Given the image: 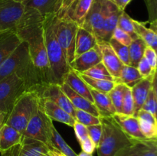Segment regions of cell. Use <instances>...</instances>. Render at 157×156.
I'll return each mask as SVG.
<instances>
[{
    "mask_svg": "<svg viewBox=\"0 0 157 156\" xmlns=\"http://www.w3.org/2000/svg\"><path fill=\"white\" fill-rule=\"evenodd\" d=\"M156 53H157V52H156ZM156 72H157V63H156Z\"/></svg>",
    "mask_w": 157,
    "mask_h": 156,
    "instance_id": "obj_58",
    "label": "cell"
},
{
    "mask_svg": "<svg viewBox=\"0 0 157 156\" xmlns=\"http://www.w3.org/2000/svg\"><path fill=\"white\" fill-rule=\"evenodd\" d=\"M25 6L15 0H0V32L15 30Z\"/></svg>",
    "mask_w": 157,
    "mask_h": 156,
    "instance_id": "obj_8",
    "label": "cell"
},
{
    "mask_svg": "<svg viewBox=\"0 0 157 156\" xmlns=\"http://www.w3.org/2000/svg\"><path fill=\"white\" fill-rule=\"evenodd\" d=\"M64 83L67 84L78 94L81 95V96L94 103L93 96L90 93V88L76 71L71 69L70 71L66 75Z\"/></svg>",
    "mask_w": 157,
    "mask_h": 156,
    "instance_id": "obj_22",
    "label": "cell"
},
{
    "mask_svg": "<svg viewBox=\"0 0 157 156\" xmlns=\"http://www.w3.org/2000/svg\"><path fill=\"white\" fill-rule=\"evenodd\" d=\"M103 9L104 18L101 41L108 42L112 38L113 31L117 27L118 19L123 11L110 0H103Z\"/></svg>",
    "mask_w": 157,
    "mask_h": 156,
    "instance_id": "obj_11",
    "label": "cell"
},
{
    "mask_svg": "<svg viewBox=\"0 0 157 156\" xmlns=\"http://www.w3.org/2000/svg\"><path fill=\"white\" fill-rule=\"evenodd\" d=\"M39 104L40 96L36 91L25 92L8 114L6 123L23 134L29 120L38 110Z\"/></svg>",
    "mask_w": 157,
    "mask_h": 156,
    "instance_id": "obj_4",
    "label": "cell"
},
{
    "mask_svg": "<svg viewBox=\"0 0 157 156\" xmlns=\"http://www.w3.org/2000/svg\"><path fill=\"white\" fill-rule=\"evenodd\" d=\"M78 24L69 18L54 16L53 29L69 66L75 60V39Z\"/></svg>",
    "mask_w": 157,
    "mask_h": 156,
    "instance_id": "obj_5",
    "label": "cell"
},
{
    "mask_svg": "<svg viewBox=\"0 0 157 156\" xmlns=\"http://www.w3.org/2000/svg\"><path fill=\"white\" fill-rule=\"evenodd\" d=\"M150 28L152 29L153 32L157 35V19L153 20V21L150 22Z\"/></svg>",
    "mask_w": 157,
    "mask_h": 156,
    "instance_id": "obj_52",
    "label": "cell"
},
{
    "mask_svg": "<svg viewBox=\"0 0 157 156\" xmlns=\"http://www.w3.org/2000/svg\"><path fill=\"white\" fill-rule=\"evenodd\" d=\"M44 24L35 25L18 34L20 40L26 42L29 47V56L45 85L53 84L52 70L48 58L44 38Z\"/></svg>",
    "mask_w": 157,
    "mask_h": 156,
    "instance_id": "obj_1",
    "label": "cell"
},
{
    "mask_svg": "<svg viewBox=\"0 0 157 156\" xmlns=\"http://www.w3.org/2000/svg\"><path fill=\"white\" fill-rule=\"evenodd\" d=\"M41 156H51V155L48 154V153L47 152V153H45V154H44L43 155H41Z\"/></svg>",
    "mask_w": 157,
    "mask_h": 156,
    "instance_id": "obj_57",
    "label": "cell"
},
{
    "mask_svg": "<svg viewBox=\"0 0 157 156\" xmlns=\"http://www.w3.org/2000/svg\"><path fill=\"white\" fill-rule=\"evenodd\" d=\"M110 45L114 50L116 54L120 58L124 65H130V58H129V47L122 44L115 40L114 38H111L108 41Z\"/></svg>",
    "mask_w": 157,
    "mask_h": 156,
    "instance_id": "obj_35",
    "label": "cell"
},
{
    "mask_svg": "<svg viewBox=\"0 0 157 156\" xmlns=\"http://www.w3.org/2000/svg\"><path fill=\"white\" fill-rule=\"evenodd\" d=\"M48 148H55L66 156H77L78 154L71 148L68 144L64 141L58 130L53 125L51 127L50 135L48 139Z\"/></svg>",
    "mask_w": 157,
    "mask_h": 156,
    "instance_id": "obj_26",
    "label": "cell"
},
{
    "mask_svg": "<svg viewBox=\"0 0 157 156\" xmlns=\"http://www.w3.org/2000/svg\"><path fill=\"white\" fill-rule=\"evenodd\" d=\"M60 0H25L22 4L26 7H32L38 10L42 15H55Z\"/></svg>",
    "mask_w": 157,
    "mask_h": 156,
    "instance_id": "obj_28",
    "label": "cell"
},
{
    "mask_svg": "<svg viewBox=\"0 0 157 156\" xmlns=\"http://www.w3.org/2000/svg\"><path fill=\"white\" fill-rule=\"evenodd\" d=\"M98 45L101 50L103 64L110 75L113 76L114 82L117 83L121 76V70L124 64L116 54L109 42L101 41L98 43Z\"/></svg>",
    "mask_w": 157,
    "mask_h": 156,
    "instance_id": "obj_12",
    "label": "cell"
},
{
    "mask_svg": "<svg viewBox=\"0 0 157 156\" xmlns=\"http://www.w3.org/2000/svg\"><path fill=\"white\" fill-rule=\"evenodd\" d=\"M142 110L153 114L157 119V100L156 96H155L153 88L151 89V90L149 93L148 97H147L145 103L143 106Z\"/></svg>",
    "mask_w": 157,
    "mask_h": 156,
    "instance_id": "obj_39",
    "label": "cell"
},
{
    "mask_svg": "<svg viewBox=\"0 0 157 156\" xmlns=\"http://www.w3.org/2000/svg\"><path fill=\"white\" fill-rule=\"evenodd\" d=\"M29 91L25 83L15 73L0 80V112L9 114L17 99Z\"/></svg>",
    "mask_w": 157,
    "mask_h": 156,
    "instance_id": "obj_6",
    "label": "cell"
},
{
    "mask_svg": "<svg viewBox=\"0 0 157 156\" xmlns=\"http://www.w3.org/2000/svg\"><path fill=\"white\" fill-rule=\"evenodd\" d=\"M40 105L46 116L52 120L61 122L73 127L76 120L68 113L48 98L40 97Z\"/></svg>",
    "mask_w": 157,
    "mask_h": 156,
    "instance_id": "obj_15",
    "label": "cell"
},
{
    "mask_svg": "<svg viewBox=\"0 0 157 156\" xmlns=\"http://www.w3.org/2000/svg\"><path fill=\"white\" fill-rule=\"evenodd\" d=\"M81 74L85 75V76H89V77L94 78V79L114 81V79L110 75L108 70H107V68L104 65L102 61L100 62L99 64H96L95 66H94V67H92L89 70L84 71V73H81Z\"/></svg>",
    "mask_w": 157,
    "mask_h": 156,
    "instance_id": "obj_33",
    "label": "cell"
},
{
    "mask_svg": "<svg viewBox=\"0 0 157 156\" xmlns=\"http://www.w3.org/2000/svg\"><path fill=\"white\" fill-rule=\"evenodd\" d=\"M94 0H75L65 18H69L81 26Z\"/></svg>",
    "mask_w": 157,
    "mask_h": 156,
    "instance_id": "obj_25",
    "label": "cell"
},
{
    "mask_svg": "<svg viewBox=\"0 0 157 156\" xmlns=\"http://www.w3.org/2000/svg\"><path fill=\"white\" fill-rule=\"evenodd\" d=\"M80 145H81L82 151L87 153V154H92L97 148L96 145L89 136L86 138L85 139H84L82 142H80Z\"/></svg>",
    "mask_w": 157,
    "mask_h": 156,
    "instance_id": "obj_48",
    "label": "cell"
},
{
    "mask_svg": "<svg viewBox=\"0 0 157 156\" xmlns=\"http://www.w3.org/2000/svg\"><path fill=\"white\" fill-rule=\"evenodd\" d=\"M144 58L147 59L152 68L156 71V63H157V53L154 49L147 46L144 51Z\"/></svg>",
    "mask_w": 157,
    "mask_h": 156,
    "instance_id": "obj_46",
    "label": "cell"
},
{
    "mask_svg": "<svg viewBox=\"0 0 157 156\" xmlns=\"http://www.w3.org/2000/svg\"><path fill=\"white\" fill-rule=\"evenodd\" d=\"M78 74L80 75V76L82 78L83 80L87 84V86L90 88L94 89V90H97V91L101 92V93H108L113 88L115 84H116L114 81L94 79V78L89 77V76L81 74V73H78Z\"/></svg>",
    "mask_w": 157,
    "mask_h": 156,
    "instance_id": "obj_31",
    "label": "cell"
},
{
    "mask_svg": "<svg viewBox=\"0 0 157 156\" xmlns=\"http://www.w3.org/2000/svg\"><path fill=\"white\" fill-rule=\"evenodd\" d=\"M153 92H154V94L156 98V100H157V72H156L154 74V76H153Z\"/></svg>",
    "mask_w": 157,
    "mask_h": 156,
    "instance_id": "obj_51",
    "label": "cell"
},
{
    "mask_svg": "<svg viewBox=\"0 0 157 156\" xmlns=\"http://www.w3.org/2000/svg\"><path fill=\"white\" fill-rule=\"evenodd\" d=\"M54 14L44 16L43 26L44 44L52 70L53 84L61 85L64 83L66 75L71 70V67L54 32Z\"/></svg>",
    "mask_w": 157,
    "mask_h": 156,
    "instance_id": "obj_2",
    "label": "cell"
},
{
    "mask_svg": "<svg viewBox=\"0 0 157 156\" xmlns=\"http://www.w3.org/2000/svg\"><path fill=\"white\" fill-rule=\"evenodd\" d=\"M136 117L139 121L140 128L143 135L148 140L157 139V119L149 112L141 110Z\"/></svg>",
    "mask_w": 157,
    "mask_h": 156,
    "instance_id": "obj_20",
    "label": "cell"
},
{
    "mask_svg": "<svg viewBox=\"0 0 157 156\" xmlns=\"http://www.w3.org/2000/svg\"><path fill=\"white\" fill-rule=\"evenodd\" d=\"M39 96L40 97L48 98L52 100L75 118L76 109L74 107L67 95L62 90L61 85L56 84H48L42 89Z\"/></svg>",
    "mask_w": 157,
    "mask_h": 156,
    "instance_id": "obj_13",
    "label": "cell"
},
{
    "mask_svg": "<svg viewBox=\"0 0 157 156\" xmlns=\"http://www.w3.org/2000/svg\"><path fill=\"white\" fill-rule=\"evenodd\" d=\"M149 15V22L157 19V0H144Z\"/></svg>",
    "mask_w": 157,
    "mask_h": 156,
    "instance_id": "obj_47",
    "label": "cell"
},
{
    "mask_svg": "<svg viewBox=\"0 0 157 156\" xmlns=\"http://www.w3.org/2000/svg\"><path fill=\"white\" fill-rule=\"evenodd\" d=\"M143 79L137 68L130 65H124L121 70V76L116 84H123L132 88Z\"/></svg>",
    "mask_w": 157,
    "mask_h": 156,
    "instance_id": "obj_29",
    "label": "cell"
},
{
    "mask_svg": "<svg viewBox=\"0 0 157 156\" xmlns=\"http://www.w3.org/2000/svg\"><path fill=\"white\" fill-rule=\"evenodd\" d=\"M75 0H60L55 15L58 18H65Z\"/></svg>",
    "mask_w": 157,
    "mask_h": 156,
    "instance_id": "obj_40",
    "label": "cell"
},
{
    "mask_svg": "<svg viewBox=\"0 0 157 156\" xmlns=\"http://www.w3.org/2000/svg\"><path fill=\"white\" fill-rule=\"evenodd\" d=\"M21 42L15 30L0 32V64L15 51Z\"/></svg>",
    "mask_w": 157,
    "mask_h": 156,
    "instance_id": "obj_18",
    "label": "cell"
},
{
    "mask_svg": "<svg viewBox=\"0 0 157 156\" xmlns=\"http://www.w3.org/2000/svg\"><path fill=\"white\" fill-rule=\"evenodd\" d=\"M7 114H6V113H2V112H0V122H1L2 120H4V119H6V118H7Z\"/></svg>",
    "mask_w": 157,
    "mask_h": 156,
    "instance_id": "obj_53",
    "label": "cell"
},
{
    "mask_svg": "<svg viewBox=\"0 0 157 156\" xmlns=\"http://www.w3.org/2000/svg\"><path fill=\"white\" fill-rule=\"evenodd\" d=\"M141 156H157V139L144 141Z\"/></svg>",
    "mask_w": 157,
    "mask_h": 156,
    "instance_id": "obj_42",
    "label": "cell"
},
{
    "mask_svg": "<svg viewBox=\"0 0 157 156\" xmlns=\"http://www.w3.org/2000/svg\"><path fill=\"white\" fill-rule=\"evenodd\" d=\"M73 128L74 130H75V136H76L79 143L89 136L88 131H87V127L86 125L78 122V121H76L75 123L74 124Z\"/></svg>",
    "mask_w": 157,
    "mask_h": 156,
    "instance_id": "obj_45",
    "label": "cell"
},
{
    "mask_svg": "<svg viewBox=\"0 0 157 156\" xmlns=\"http://www.w3.org/2000/svg\"><path fill=\"white\" fill-rule=\"evenodd\" d=\"M112 38H114L115 40H117V41H119L120 43H121L122 44L126 46H129L131 42L133 41L131 37L125 32L124 31H123L122 29L119 28L118 27H117L114 29L113 32V35H112Z\"/></svg>",
    "mask_w": 157,
    "mask_h": 156,
    "instance_id": "obj_43",
    "label": "cell"
},
{
    "mask_svg": "<svg viewBox=\"0 0 157 156\" xmlns=\"http://www.w3.org/2000/svg\"><path fill=\"white\" fill-rule=\"evenodd\" d=\"M47 145L35 139L23 136L19 144L0 152L1 156H41L48 152Z\"/></svg>",
    "mask_w": 157,
    "mask_h": 156,
    "instance_id": "obj_9",
    "label": "cell"
},
{
    "mask_svg": "<svg viewBox=\"0 0 157 156\" xmlns=\"http://www.w3.org/2000/svg\"><path fill=\"white\" fill-rule=\"evenodd\" d=\"M90 93L94 99V104L96 106L100 117H108L116 113L114 106L107 93H101L90 88Z\"/></svg>",
    "mask_w": 157,
    "mask_h": 156,
    "instance_id": "obj_24",
    "label": "cell"
},
{
    "mask_svg": "<svg viewBox=\"0 0 157 156\" xmlns=\"http://www.w3.org/2000/svg\"><path fill=\"white\" fill-rule=\"evenodd\" d=\"M52 125V120L46 116L39 104L38 110L27 124L23 136L38 140L48 145Z\"/></svg>",
    "mask_w": 157,
    "mask_h": 156,
    "instance_id": "obj_7",
    "label": "cell"
},
{
    "mask_svg": "<svg viewBox=\"0 0 157 156\" xmlns=\"http://www.w3.org/2000/svg\"><path fill=\"white\" fill-rule=\"evenodd\" d=\"M22 133L5 122L0 132V152L19 144L22 140Z\"/></svg>",
    "mask_w": 157,
    "mask_h": 156,
    "instance_id": "obj_23",
    "label": "cell"
},
{
    "mask_svg": "<svg viewBox=\"0 0 157 156\" xmlns=\"http://www.w3.org/2000/svg\"><path fill=\"white\" fill-rule=\"evenodd\" d=\"M136 68H137L138 71L140 72L141 76H143V78L153 76H154L155 73H156V70H154L153 68H152L150 64H149L148 61H147V59H146L144 57L139 62Z\"/></svg>",
    "mask_w": 157,
    "mask_h": 156,
    "instance_id": "obj_41",
    "label": "cell"
},
{
    "mask_svg": "<svg viewBox=\"0 0 157 156\" xmlns=\"http://www.w3.org/2000/svg\"><path fill=\"white\" fill-rule=\"evenodd\" d=\"M77 156H93L91 154H87V153L84 152V151H81L79 154H78Z\"/></svg>",
    "mask_w": 157,
    "mask_h": 156,
    "instance_id": "obj_54",
    "label": "cell"
},
{
    "mask_svg": "<svg viewBox=\"0 0 157 156\" xmlns=\"http://www.w3.org/2000/svg\"><path fill=\"white\" fill-rule=\"evenodd\" d=\"M121 113L127 116H134V102L130 87H127L124 93Z\"/></svg>",
    "mask_w": 157,
    "mask_h": 156,
    "instance_id": "obj_38",
    "label": "cell"
},
{
    "mask_svg": "<svg viewBox=\"0 0 157 156\" xmlns=\"http://www.w3.org/2000/svg\"><path fill=\"white\" fill-rule=\"evenodd\" d=\"M98 41L93 34L81 26H78L75 39V58L93 48L98 45Z\"/></svg>",
    "mask_w": 157,
    "mask_h": 156,
    "instance_id": "obj_21",
    "label": "cell"
},
{
    "mask_svg": "<svg viewBox=\"0 0 157 156\" xmlns=\"http://www.w3.org/2000/svg\"><path fill=\"white\" fill-rule=\"evenodd\" d=\"M48 153L51 156H66L64 155V154L60 152V151H58V150L52 148H49L48 151Z\"/></svg>",
    "mask_w": 157,
    "mask_h": 156,
    "instance_id": "obj_50",
    "label": "cell"
},
{
    "mask_svg": "<svg viewBox=\"0 0 157 156\" xmlns=\"http://www.w3.org/2000/svg\"><path fill=\"white\" fill-rule=\"evenodd\" d=\"M110 1L114 3L121 11H124L126 7L130 4L132 0H110Z\"/></svg>",
    "mask_w": 157,
    "mask_h": 156,
    "instance_id": "obj_49",
    "label": "cell"
},
{
    "mask_svg": "<svg viewBox=\"0 0 157 156\" xmlns=\"http://www.w3.org/2000/svg\"><path fill=\"white\" fill-rule=\"evenodd\" d=\"M104 18L103 0H94L90 10L84 18V22L81 25L93 34L98 43L101 41Z\"/></svg>",
    "mask_w": 157,
    "mask_h": 156,
    "instance_id": "obj_10",
    "label": "cell"
},
{
    "mask_svg": "<svg viewBox=\"0 0 157 156\" xmlns=\"http://www.w3.org/2000/svg\"><path fill=\"white\" fill-rule=\"evenodd\" d=\"M75 119L78 122L86 125V126L101 124V119H100L99 116H94L93 114L88 113V112L77 110V109L75 110Z\"/></svg>",
    "mask_w": 157,
    "mask_h": 156,
    "instance_id": "obj_36",
    "label": "cell"
},
{
    "mask_svg": "<svg viewBox=\"0 0 157 156\" xmlns=\"http://www.w3.org/2000/svg\"><path fill=\"white\" fill-rule=\"evenodd\" d=\"M113 118L123 131L131 140L135 142H144L148 139L143 135L140 128L139 121L134 116H127L123 113H115Z\"/></svg>",
    "mask_w": 157,
    "mask_h": 156,
    "instance_id": "obj_14",
    "label": "cell"
},
{
    "mask_svg": "<svg viewBox=\"0 0 157 156\" xmlns=\"http://www.w3.org/2000/svg\"><path fill=\"white\" fill-rule=\"evenodd\" d=\"M100 119L102 132L96 148L98 156H113L123 148L135 142L124 133L113 116L100 117Z\"/></svg>",
    "mask_w": 157,
    "mask_h": 156,
    "instance_id": "obj_3",
    "label": "cell"
},
{
    "mask_svg": "<svg viewBox=\"0 0 157 156\" xmlns=\"http://www.w3.org/2000/svg\"><path fill=\"white\" fill-rule=\"evenodd\" d=\"M144 142H135L120 150L113 156H141Z\"/></svg>",
    "mask_w": 157,
    "mask_h": 156,
    "instance_id": "obj_37",
    "label": "cell"
},
{
    "mask_svg": "<svg viewBox=\"0 0 157 156\" xmlns=\"http://www.w3.org/2000/svg\"><path fill=\"white\" fill-rule=\"evenodd\" d=\"M117 27L119 28L122 29V30L124 31L125 32H127V33L131 37L133 40L139 38L134 30L133 18H130V15L127 13H126L125 11H123V12H121V15H120L117 22Z\"/></svg>",
    "mask_w": 157,
    "mask_h": 156,
    "instance_id": "obj_34",
    "label": "cell"
},
{
    "mask_svg": "<svg viewBox=\"0 0 157 156\" xmlns=\"http://www.w3.org/2000/svg\"><path fill=\"white\" fill-rule=\"evenodd\" d=\"M127 87V86L123 84H116L113 88L107 93L114 106L116 113H121L122 111L123 100Z\"/></svg>",
    "mask_w": 157,
    "mask_h": 156,
    "instance_id": "obj_32",
    "label": "cell"
},
{
    "mask_svg": "<svg viewBox=\"0 0 157 156\" xmlns=\"http://www.w3.org/2000/svg\"><path fill=\"white\" fill-rule=\"evenodd\" d=\"M5 122H6V119H4V120H2L1 122H0V132H1V128H2V127L3 124H4Z\"/></svg>",
    "mask_w": 157,
    "mask_h": 156,
    "instance_id": "obj_55",
    "label": "cell"
},
{
    "mask_svg": "<svg viewBox=\"0 0 157 156\" xmlns=\"http://www.w3.org/2000/svg\"><path fill=\"white\" fill-rule=\"evenodd\" d=\"M153 76L143 78L131 88L132 96L134 102V116H136L140 110H142L143 106L148 97L149 93L153 87Z\"/></svg>",
    "mask_w": 157,
    "mask_h": 156,
    "instance_id": "obj_17",
    "label": "cell"
},
{
    "mask_svg": "<svg viewBox=\"0 0 157 156\" xmlns=\"http://www.w3.org/2000/svg\"><path fill=\"white\" fill-rule=\"evenodd\" d=\"M101 61L102 56L101 50L98 45H96L90 50L76 57L70 64V67L77 73H82Z\"/></svg>",
    "mask_w": 157,
    "mask_h": 156,
    "instance_id": "obj_16",
    "label": "cell"
},
{
    "mask_svg": "<svg viewBox=\"0 0 157 156\" xmlns=\"http://www.w3.org/2000/svg\"><path fill=\"white\" fill-rule=\"evenodd\" d=\"M134 30L138 37L146 43L148 47H152L157 52V35L150 28L146 27L144 22L133 19Z\"/></svg>",
    "mask_w": 157,
    "mask_h": 156,
    "instance_id": "obj_27",
    "label": "cell"
},
{
    "mask_svg": "<svg viewBox=\"0 0 157 156\" xmlns=\"http://www.w3.org/2000/svg\"><path fill=\"white\" fill-rule=\"evenodd\" d=\"M61 87L63 91L64 92V93L67 95V96L70 99L72 105L74 106L75 109L88 112V113L93 114L94 116H99L100 117L99 112H98L96 106L93 102H90L87 99L81 96V95L78 94L65 83H63L61 85Z\"/></svg>",
    "mask_w": 157,
    "mask_h": 156,
    "instance_id": "obj_19",
    "label": "cell"
},
{
    "mask_svg": "<svg viewBox=\"0 0 157 156\" xmlns=\"http://www.w3.org/2000/svg\"><path fill=\"white\" fill-rule=\"evenodd\" d=\"M15 1L18 2H21V3H22L23 2H25V0H15Z\"/></svg>",
    "mask_w": 157,
    "mask_h": 156,
    "instance_id": "obj_56",
    "label": "cell"
},
{
    "mask_svg": "<svg viewBox=\"0 0 157 156\" xmlns=\"http://www.w3.org/2000/svg\"><path fill=\"white\" fill-rule=\"evenodd\" d=\"M87 127V131H88V136L90 139H92L96 146L98 147V143L100 142L101 136V132H102V127L101 124L99 125H89Z\"/></svg>",
    "mask_w": 157,
    "mask_h": 156,
    "instance_id": "obj_44",
    "label": "cell"
},
{
    "mask_svg": "<svg viewBox=\"0 0 157 156\" xmlns=\"http://www.w3.org/2000/svg\"><path fill=\"white\" fill-rule=\"evenodd\" d=\"M147 46L146 43L140 37L133 40L131 44L128 46L130 66L134 67H137L139 62L144 58V51Z\"/></svg>",
    "mask_w": 157,
    "mask_h": 156,
    "instance_id": "obj_30",
    "label": "cell"
}]
</instances>
